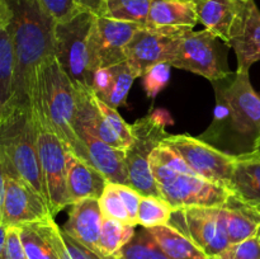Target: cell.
<instances>
[{
	"instance_id": "6da1fadb",
	"label": "cell",
	"mask_w": 260,
	"mask_h": 259,
	"mask_svg": "<svg viewBox=\"0 0 260 259\" xmlns=\"http://www.w3.org/2000/svg\"><path fill=\"white\" fill-rule=\"evenodd\" d=\"M216 91L213 122L201 139L217 147L233 146L255 151L260 140V95L254 90L249 73H231L212 83Z\"/></svg>"
},
{
	"instance_id": "7a4b0ae2",
	"label": "cell",
	"mask_w": 260,
	"mask_h": 259,
	"mask_svg": "<svg viewBox=\"0 0 260 259\" xmlns=\"http://www.w3.org/2000/svg\"><path fill=\"white\" fill-rule=\"evenodd\" d=\"M28 102L30 107L43 114L51 128L63 142L66 150L90 161L88 149L75 127L78 91L55 55L46 57L36 70L28 93Z\"/></svg>"
},
{
	"instance_id": "3957f363",
	"label": "cell",
	"mask_w": 260,
	"mask_h": 259,
	"mask_svg": "<svg viewBox=\"0 0 260 259\" xmlns=\"http://www.w3.org/2000/svg\"><path fill=\"white\" fill-rule=\"evenodd\" d=\"M13 9L10 30L15 52L13 103L29 104L28 93L36 70L48 56L55 55V19L37 0H8Z\"/></svg>"
},
{
	"instance_id": "277c9868",
	"label": "cell",
	"mask_w": 260,
	"mask_h": 259,
	"mask_svg": "<svg viewBox=\"0 0 260 259\" xmlns=\"http://www.w3.org/2000/svg\"><path fill=\"white\" fill-rule=\"evenodd\" d=\"M150 169L160 197L173 208L220 207L233 195L229 188L196 174L184 160L165 145L150 156Z\"/></svg>"
},
{
	"instance_id": "5b68a950",
	"label": "cell",
	"mask_w": 260,
	"mask_h": 259,
	"mask_svg": "<svg viewBox=\"0 0 260 259\" xmlns=\"http://www.w3.org/2000/svg\"><path fill=\"white\" fill-rule=\"evenodd\" d=\"M0 164L5 175L23 179L47 202L29 104L12 103L0 113Z\"/></svg>"
},
{
	"instance_id": "8992f818",
	"label": "cell",
	"mask_w": 260,
	"mask_h": 259,
	"mask_svg": "<svg viewBox=\"0 0 260 259\" xmlns=\"http://www.w3.org/2000/svg\"><path fill=\"white\" fill-rule=\"evenodd\" d=\"M170 123H173L172 116L165 109H156L131 124L134 140L126 150L127 174L131 187L141 196L160 197L150 169V156L170 135L165 131Z\"/></svg>"
},
{
	"instance_id": "52a82bcc",
	"label": "cell",
	"mask_w": 260,
	"mask_h": 259,
	"mask_svg": "<svg viewBox=\"0 0 260 259\" xmlns=\"http://www.w3.org/2000/svg\"><path fill=\"white\" fill-rule=\"evenodd\" d=\"M96 15L80 10L53 27L55 57L76 89L91 90L89 71V35Z\"/></svg>"
},
{
	"instance_id": "ba28073f",
	"label": "cell",
	"mask_w": 260,
	"mask_h": 259,
	"mask_svg": "<svg viewBox=\"0 0 260 259\" xmlns=\"http://www.w3.org/2000/svg\"><path fill=\"white\" fill-rule=\"evenodd\" d=\"M30 111L37 131L38 155L47 192L48 207L51 215L55 217L70 205L66 183V147L43 114L33 107H30Z\"/></svg>"
},
{
	"instance_id": "9c48e42d",
	"label": "cell",
	"mask_w": 260,
	"mask_h": 259,
	"mask_svg": "<svg viewBox=\"0 0 260 259\" xmlns=\"http://www.w3.org/2000/svg\"><path fill=\"white\" fill-rule=\"evenodd\" d=\"M170 65L208 79L211 83L231 74L220 47V38L207 29H185L179 33Z\"/></svg>"
},
{
	"instance_id": "30bf717a",
	"label": "cell",
	"mask_w": 260,
	"mask_h": 259,
	"mask_svg": "<svg viewBox=\"0 0 260 259\" xmlns=\"http://www.w3.org/2000/svg\"><path fill=\"white\" fill-rule=\"evenodd\" d=\"M168 225L190 239L210 259L230 245L222 206L175 208Z\"/></svg>"
},
{
	"instance_id": "8fae6325",
	"label": "cell",
	"mask_w": 260,
	"mask_h": 259,
	"mask_svg": "<svg viewBox=\"0 0 260 259\" xmlns=\"http://www.w3.org/2000/svg\"><path fill=\"white\" fill-rule=\"evenodd\" d=\"M162 145L179 155L197 175L229 188L235 155L189 135H169Z\"/></svg>"
},
{
	"instance_id": "7c38bea8",
	"label": "cell",
	"mask_w": 260,
	"mask_h": 259,
	"mask_svg": "<svg viewBox=\"0 0 260 259\" xmlns=\"http://www.w3.org/2000/svg\"><path fill=\"white\" fill-rule=\"evenodd\" d=\"M139 24L96 15L89 35V71L93 75L98 69L109 68L126 61L127 45L137 29Z\"/></svg>"
},
{
	"instance_id": "4fadbf2b",
	"label": "cell",
	"mask_w": 260,
	"mask_h": 259,
	"mask_svg": "<svg viewBox=\"0 0 260 259\" xmlns=\"http://www.w3.org/2000/svg\"><path fill=\"white\" fill-rule=\"evenodd\" d=\"M45 198L19 178L5 175V192L0 223L7 228L38 222L51 217ZM53 217V216H52Z\"/></svg>"
},
{
	"instance_id": "5bb4252c",
	"label": "cell",
	"mask_w": 260,
	"mask_h": 259,
	"mask_svg": "<svg viewBox=\"0 0 260 259\" xmlns=\"http://www.w3.org/2000/svg\"><path fill=\"white\" fill-rule=\"evenodd\" d=\"M180 32L182 30L161 32L140 27L124 50L126 60L137 71L139 76L144 75L156 63H170L177 48Z\"/></svg>"
},
{
	"instance_id": "9a60e30c",
	"label": "cell",
	"mask_w": 260,
	"mask_h": 259,
	"mask_svg": "<svg viewBox=\"0 0 260 259\" xmlns=\"http://www.w3.org/2000/svg\"><path fill=\"white\" fill-rule=\"evenodd\" d=\"M229 46L236 53L239 73H249L250 66L260 61V10L254 0L238 2Z\"/></svg>"
},
{
	"instance_id": "2e32d148",
	"label": "cell",
	"mask_w": 260,
	"mask_h": 259,
	"mask_svg": "<svg viewBox=\"0 0 260 259\" xmlns=\"http://www.w3.org/2000/svg\"><path fill=\"white\" fill-rule=\"evenodd\" d=\"M66 183L69 202L74 205L88 198L99 200L108 180L93 163L66 150Z\"/></svg>"
},
{
	"instance_id": "e0dca14e",
	"label": "cell",
	"mask_w": 260,
	"mask_h": 259,
	"mask_svg": "<svg viewBox=\"0 0 260 259\" xmlns=\"http://www.w3.org/2000/svg\"><path fill=\"white\" fill-rule=\"evenodd\" d=\"M103 220L98 200L88 198L71 205V211L62 230L99 255L98 241Z\"/></svg>"
},
{
	"instance_id": "ac0fdd59",
	"label": "cell",
	"mask_w": 260,
	"mask_h": 259,
	"mask_svg": "<svg viewBox=\"0 0 260 259\" xmlns=\"http://www.w3.org/2000/svg\"><path fill=\"white\" fill-rule=\"evenodd\" d=\"M76 132L88 149L90 161L108 182L131 185L127 174L126 151L109 146L86 127L76 126Z\"/></svg>"
},
{
	"instance_id": "d6986e66",
	"label": "cell",
	"mask_w": 260,
	"mask_h": 259,
	"mask_svg": "<svg viewBox=\"0 0 260 259\" xmlns=\"http://www.w3.org/2000/svg\"><path fill=\"white\" fill-rule=\"evenodd\" d=\"M197 23V10L190 0H151L145 27L161 32H178L192 29Z\"/></svg>"
},
{
	"instance_id": "ffe728a7",
	"label": "cell",
	"mask_w": 260,
	"mask_h": 259,
	"mask_svg": "<svg viewBox=\"0 0 260 259\" xmlns=\"http://www.w3.org/2000/svg\"><path fill=\"white\" fill-rule=\"evenodd\" d=\"M229 189L239 200L260 211V151L235 155Z\"/></svg>"
},
{
	"instance_id": "44dd1931",
	"label": "cell",
	"mask_w": 260,
	"mask_h": 259,
	"mask_svg": "<svg viewBox=\"0 0 260 259\" xmlns=\"http://www.w3.org/2000/svg\"><path fill=\"white\" fill-rule=\"evenodd\" d=\"M193 3L198 22L229 46L231 27L238 13V0H194Z\"/></svg>"
},
{
	"instance_id": "7402d4cb",
	"label": "cell",
	"mask_w": 260,
	"mask_h": 259,
	"mask_svg": "<svg viewBox=\"0 0 260 259\" xmlns=\"http://www.w3.org/2000/svg\"><path fill=\"white\" fill-rule=\"evenodd\" d=\"M225 210L226 231L230 244L240 243L258 236L260 233V211L246 205L234 195L222 206Z\"/></svg>"
},
{
	"instance_id": "603a6c76",
	"label": "cell",
	"mask_w": 260,
	"mask_h": 259,
	"mask_svg": "<svg viewBox=\"0 0 260 259\" xmlns=\"http://www.w3.org/2000/svg\"><path fill=\"white\" fill-rule=\"evenodd\" d=\"M169 259H210L190 239L170 225L147 229Z\"/></svg>"
},
{
	"instance_id": "cb8c5ba5",
	"label": "cell",
	"mask_w": 260,
	"mask_h": 259,
	"mask_svg": "<svg viewBox=\"0 0 260 259\" xmlns=\"http://www.w3.org/2000/svg\"><path fill=\"white\" fill-rule=\"evenodd\" d=\"M15 52L10 27L0 30V113L14 101Z\"/></svg>"
},
{
	"instance_id": "d4e9b609",
	"label": "cell",
	"mask_w": 260,
	"mask_h": 259,
	"mask_svg": "<svg viewBox=\"0 0 260 259\" xmlns=\"http://www.w3.org/2000/svg\"><path fill=\"white\" fill-rule=\"evenodd\" d=\"M135 233V225L104 218L98 241L99 256L103 259H119L122 249L134 238Z\"/></svg>"
},
{
	"instance_id": "484cf974",
	"label": "cell",
	"mask_w": 260,
	"mask_h": 259,
	"mask_svg": "<svg viewBox=\"0 0 260 259\" xmlns=\"http://www.w3.org/2000/svg\"><path fill=\"white\" fill-rule=\"evenodd\" d=\"M40 223L47 234L60 259H103L93 250L69 236L62 228L55 222L52 216L40 221Z\"/></svg>"
},
{
	"instance_id": "4316f807",
	"label": "cell",
	"mask_w": 260,
	"mask_h": 259,
	"mask_svg": "<svg viewBox=\"0 0 260 259\" xmlns=\"http://www.w3.org/2000/svg\"><path fill=\"white\" fill-rule=\"evenodd\" d=\"M151 0H106L101 17L145 27Z\"/></svg>"
},
{
	"instance_id": "83f0119b",
	"label": "cell",
	"mask_w": 260,
	"mask_h": 259,
	"mask_svg": "<svg viewBox=\"0 0 260 259\" xmlns=\"http://www.w3.org/2000/svg\"><path fill=\"white\" fill-rule=\"evenodd\" d=\"M18 228L28 259H60L40 221Z\"/></svg>"
},
{
	"instance_id": "f1b7e54d",
	"label": "cell",
	"mask_w": 260,
	"mask_h": 259,
	"mask_svg": "<svg viewBox=\"0 0 260 259\" xmlns=\"http://www.w3.org/2000/svg\"><path fill=\"white\" fill-rule=\"evenodd\" d=\"M111 69L113 73V79H112L108 93L102 98V101L117 109L119 107L127 106L126 101L129 89H131L135 79L140 78V76L127 60L111 66Z\"/></svg>"
},
{
	"instance_id": "f546056e",
	"label": "cell",
	"mask_w": 260,
	"mask_h": 259,
	"mask_svg": "<svg viewBox=\"0 0 260 259\" xmlns=\"http://www.w3.org/2000/svg\"><path fill=\"white\" fill-rule=\"evenodd\" d=\"M174 208L161 197L142 196L137 211V225L142 228H155L168 225Z\"/></svg>"
},
{
	"instance_id": "4dcf8cb0",
	"label": "cell",
	"mask_w": 260,
	"mask_h": 259,
	"mask_svg": "<svg viewBox=\"0 0 260 259\" xmlns=\"http://www.w3.org/2000/svg\"><path fill=\"white\" fill-rule=\"evenodd\" d=\"M119 259H169L146 228L136 231L124 245Z\"/></svg>"
},
{
	"instance_id": "1f68e13d",
	"label": "cell",
	"mask_w": 260,
	"mask_h": 259,
	"mask_svg": "<svg viewBox=\"0 0 260 259\" xmlns=\"http://www.w3.org/2000/svg\"><path fill=\"white\" fill-rule=\"evenodd\" d=\"M98 202L104 218H112V220L121 221L124 223H131L126 206L117 193L114 183L108 182Z\"/></svg>"
},
{
	"instance_id": "d6a6232c",
	"label": "cell",
	"mask_w": 260,
	"mask_h": 259,
	"mask_svg": "<svg viewBox=\"0 0 260 259\" xmlns=\"http://www.w3.org/2000/svg\"><path fill=\"white\" fill-rule=\"evenodd\" d=\"M172 65L168 62H159L151 66L142 75V85L150 99L156 98L157 94L167 86L170 79Z\"/></svg>"
},
{
	"instance_id": "836d02e7",
	"label": "cell",
	"mask_w": 260,
	"mask_h": 259,
	"mask_svg": "<svg viewBox=\"0 0 260 259\" xmlns=\"http://www.w3.org/2000/svg\"><path fill=\"white\" fill-rule=\"evenodd\" d=\"M91 96H93L94 103L96 104V107H98L99 111L102 112V114H103L104 118L107 119V122L111 124V127L117 132V135L123 140L124 144H126L127 146H129V145L132 144V140H134L131 124H128L123 118H122V116L117 112L116 108L104 103V102L102 101V99H99L93 91H91Z\"/></svg>"
},
{
	"instance_id": "e575fe53",
	"label": "cell",
	"mask_w": 260,
	"mask_h": 259,
	"mask_svg": "<svg viewBox=\"0 0 260 259\" xmlns=\"http://www.w3.org/2000/svg\"><path fill=\"white\" fill-rule=\"evenodd\" d=\"M212 259H260L259 235L240 243L230 244L222 253Z\"/></svg>"
},
{
	"instance_id": "d590c367",
	"label": "cell",
	"mask_w": 260,
	"mask_h": 259,
	"mask_svg": "<svg viewBox=\"0 0 260 259\" xmlns=\"http://www.w3.org/2000/svg\"><path fill=\"white\" fill-rule=\"evenodd\" d=\"M46 12L55 19V22L70 19L71 17L80 12L74 0H37Z\"/></svg>"
},
{
	"instance_id": "8d00e7d4",
	"label": "cell",
	"mask_w": 260,
	"mask_h": 259,
	"mask_svg": "<svg viewBox=\"0 0 260 259\" xmlns=\"http://www.w3.org/2000/svg\"><path fill=\"white\" fill-rule=\"evenodd\" d=\"M3 259H28L22 243V238H20L19 228L17 226L7 228Z\"/></svg>"
},
{
	"instance_id": "74e56055",
	"label": "cell",
	"mask_w": 260,
	"mask_h": 259,
	"mask_svg": "<svg viewBox=\"0 0 260 259\" xmlns=\"http://www.w3.org/2000/svg\"><path fill=\"white\" fill-rule=\"evenodd\" d=\"M114 188H116L117 193H118L121 200L123 201L124 206H126L131 223L137 226V211H139L140 201H141L142 196L135 188H132L131 185L114 183Z\"/></svg>"
},
{
	"instance_id": "f35d334b",
	"label": "cell",
	"mask_w": 260,
	"mask_h": 259,
	"mask_svg": "<svg viewBox=\"0 0 260 259\" xmlns=\"http://www.w3.org/2000/svg\"><path fill=\"white\" fill-rule=\"evenodd\" d=\"M113 79L111 66L109 68H101L94 73L93 83H91V91L98 96L99 99L103 98L109 90V86Z\"/></svg>"
},
{
	"instance_id": "ab89813d",
	"label": "cell",
	"mask_w": 260,
	"mask_h": 259,
	"mask_svg": "<svg viewBox=\"0 0 260 259\" xmlns=\"http://www.w3.org/2000/svg\"><path fill=\"white\" fill-rule=\"evenodd\" d=\"M74 3L80 10L90 12L94 15H101L106 0H74Z\"/></svg>"
},
{
	"instance_id": "60d3db41",
	"label": "cell",
	"mask_w": 260,
	"mask_h": 259,
	"mask_svg": "<svg viewBox=\"0 0 260 259\" xmlns=\"http://www.w3.org/2000/svg\"><path fill=\"white\" fill-rule=\"evenodd\" d=\"M13 22V9L8 0H0V30L7 29Z\"/></svg>"
},
{
	"instance_id": "b9f144b4",
	"label": "cell",
	"mask_w": 260,
	"mask_h": 259,
	"mask_svg": "<svg viewBox=\"0 0 260 259\" xmlns=\"http://www.w3.org/2000/svg\"><path fill=\"white\" fill-rule=\"evenodd\" d=\"M4 192H5V173L3 170L2 164H0V220H2V206L3 200H4Z\"/></svg>"
},
{
	"instance_id": "7bdbcfd3",
	"label": "cell",
	"mask_w": 260,
	"mask_h": 259,
	"mask_svg": "<svg viewBox=\"0 0 260 259\" xmlns=\"http://www.w3.org/2000/svg\"><path fill=\"white\" fill-rule=\"evenodd\" d=\"M5 238H7V226L0 223V259H3V253H4Z\"/></svg>"
},
{
	"instance_id": "ee69618b",
	"label": "cell",
	"mask_w": 260,
	"mask_h": 259,
	"mask_svg": "<svg viewBox=\"0 0 260 259\" xmlns=\"http://www.w3.org/2000/svg\"><path fill=\"white\" fill-rule=\"evenodd\" d=\"M255 151H260V140L258 141V145H256V149H255Z\"/></svg>"
},
{
	"instance_id": "f6af8a7d",
	"label": "cell",
	"mask_w": 260,
	"mask_h": 259,
	"mask_svg": "<svg viewBox=\"0 0 260 259\" xmlns=\"http://www.w3.org/2000/svg\"><path fill=\"white\" fill-rule=\"evenodd\" d=\"M238 2H248V0H238Z\"/></svg>"
},
{
	"instance_id": "bcb514c9",
	"label": "cell",
	"mask_w": 260,
	"mask_h": 259,
	"mask_svg": "<svg viewBox=\"0 0 260 259\" xmlns=\"http://www.w3.org/2000/svg\"><path fill=\"white\" fill-rule=\"evenodd\" d=\"M190 2H194V0H190Z\"/></svg>"
},
{
	"instance_id": "7dc6e473",
	"label": "cell",
	"mask_w": 260,
	"mask_h": 259,
	"mask_svg": "<svg viewBox=\"0 0 260 259\" xmlns=\"http://www.w3.org/2000/svg\"><path fill=\"white\" fill-rule=\"evenodd\" d=\"M259 238H260V233H259Z\"/></svg>"
}]
</instances>
